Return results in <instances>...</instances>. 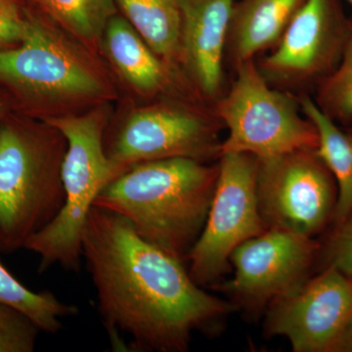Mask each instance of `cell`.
Returning a JSON list of instances; mask_svg holds the SVG:
<instances>
[{"mask_svg": "<svg viewBox=\"0 0 352 352\" xmlns=\"http://www.w3.org/2000/svg\"><path fill=\"white\" fill-rule=\"evenodd\" d=\"M82 261L117 351L185 352L235 310L207 293L184 263L143 239L120 215L94 206L82 231Z\"/></svg>", "mask_w": 352, "mask_h": 352, "instance_id": "1", "label": "cell"}, {"mask_svg": "<svg viewBox=\"0 0 352 352\" xmlns=\"http://www.w3.org/2000/svg\"><path fill=\"white\" fill-rule=\"evenodd\" d=\"M219 164L168 157L131 166L99 192L94 206L129 221L150 244L182 263L200 237Z\"/></svg>", "mask_w": 352, "mask_h": 352, "instance_id": "2", "label": "cell"}, {"mask_svg": "<svg viewBox=\"0 0 352 352\" xmlns=\"http://www.w3.org/2000/svg\"><path fill=\"white\" fill-rule=\"evenodd\" d=\"M46 126L0 122V252L6 254L24 249L64 206L66 139Z\"/></svg>", "mask_w": 352, "mask_h": 352, "instance_id": "3", "label": "cell"}, {"mask_svg": "<svg viewBox=\"0 0 352 352\" xmlns=\"http://www.w3.org/2000/svg\"><path fill=\"white\" fill-rule=\"evenodd\" d=\"M46 124L66 139L61 176L65 203L50 226L32 236L25 250L39 258L38 272L60 266L80 272L82 231L95 199L113 180L112 166L104 148L107 118L101 109L83 115L50 116Z\"/></svg>", "mask_w": 352, "mask_h": 352, "instance_id": "4", "label": "cell"}, {"mask_svg": "<svg viewBox=\"0 0 352 352\" xmlns=\"http://www.w3.org/2000/svg\"><path fill=\"white\" fill-rule=\"evenodd\" d=\"M235 69L232 85L214 104L215 116L228 129L220 156L245 153L266 160L317 149L316 127L302 113L298 97L266 82L256 60Z\"/></svg>", "mask_w": 352, "mask_h": 352, "instance_id": "5", "label": "cell"}, {"mask_svg": "<svg viewBox=\"0 0 352 352\" xmlns=\"http://www.w3.org/2000/svg\"><path fill=\"white\" fill-rule=\"evenodd\" d=\"M0 85L34 108L103 100L111 90L85 51L32 15L22 41L0 48Z\"/></svg>", "mask_w": 352, "mask_h": 352, "instance_id": "6", "label": "cell"}, {"mask_svg": "<svg viewBox=\"0 0 352 352\" xmlns=\"http://www.w3.org/2000/svg\"><path fill=\"white\" fill-rule=\"evenodd\" d=\"M219 178L205 226L186 261L199 286L219 284L236 248L266 230L259 212L258 160L245 153L221 155Z\"/></svg>", "mask_w": 352, "mask_h": 352, "instance_id": "7", "label": "cell"}, {"mask_svg": "<svg viewBox=\"0 0 352 352\" xmlns=\"http://www.w3.org/2000/svg\"><path fill=\"white\" fill-rule=\"evenodd\" d=\"M256 193L266 229L314 238L333 219L338 188L315 150L258 160Z\"/></svg>", "mask_w": 352, "mask_h": 352, "instance_id": "8", "label": "cell"}, {"mask_svg": "<svg viewBox=\"0 0 352 352\" xmlns=\"http://www.w3.org/2000/svg\"><path fill=\"white\" fill-rule=\"evenodd\" d=\"M222 126L215 113L179 104L161 103L135 111L110 143H104L113 179L144 162L180 157L208 163L219 159Z\"/></svg>", "mask_w": 352, "mask_h": 352, "instance_id": "9", "label": "cell"}, {"mask_svg": "<svg viewBox=\"0 0 352 352\" xmlns=\"http://www.w3.org/2000/svg\"><path fill=\"white\" fill-rule=\"evenodd\" d=\"M351 34L336 0H307L256 64L266 82L289 94L318 87L337 68Z\"/></svg>", "mask_w": 352, "mask_h": 352, "instance_id": "10", "label": "cell"}, {"mask_svg": "<svg viewBox=\"0 0 352 352\" xmlns=\"http://www.w3.org/2000/svg\"><path fill=\"white\" fill-rule=\"evenodd\" d=\"M318 249L314 238L266 229L234 250L233 277L214 288L230 296L235 308L258 315L307 279Z\"/></svg>", "mask_w": 352, "mask_h": 352, "instance_id": "11", "label": "cell"}, {"mask_svg": "<svg viewBox=\"0 0 352 352\" xmlns=\"http://www.w3.org/2000/svg\"><path fill=\"white\" fill-rule=\"evenodd\" d=\"M351 318V277L326 267L271 303L265 332L286 338L296 352L336 351Z\"/></svg>", "mask_w": 352, "mask_h": 352, "instance_id": "12", "label": "cell"}, {"mask_svg": "<svg viewBox=\"0 0 352 352\" xmlns=\"http://www.w3.org/2000/svg\"><path fill=\"white\" fill-rule=\"evenodd\" d=\"M236 0H179L182 25L179 63L201 98L224 94L227 36Z\"/></svg>", "mask_w": 352, "mask_h": 352, "instance_id": "13", "label": "cell"}, {"mask_svg": "<svg viewBox=\"0 0 352 352\" xmlns=\"http://www.w3.org/2000/svg\"><path fill=\"white\" fill-rule=\"evenodd\" d=\"M307 0H236L226 54L234 69L279 43L287 27Z\"/></svg>", "mask_w": 352, "mask_h": 352, "instance_id": "14", "label": "cell"}, {"mask_svg": "<svg viewBox=\"0 0 352 352\" xmlns=\"http://www.w3.org/2000/svg\"><path fill=\"white\" fill-rule=\"evenodd\" d=\"M102 41L120 75L139 94H157L173 82V68L157 56L126 18L116 14Z\"/></svg>", "mask_w": 352, "mask_h": 352, "instance_id": "15", "label": "cell"}, {"mask_svg": "<svg viewBox=\"0 0 352 352\" xmlns=\"http://www.w3.org/2000/svg\"><path fill=\"white\" fill-rule=\"evenodd\" d=\"M298 97L300 108L318 133L316 153L332 173L338 188L336 226L352 212V132L346 131L326 115L308 94Z\"/></svg>", "mask_w": 352, "mask_h": 352, "instance_id": "16", "label": "cell"}, {"mask_svg": "<svg viewBox=\"0 0 352 352\" xmlns=\"http://www.w3.org/2000/svg\"><path fill=\"white\" fill-rule=\"evenodd\" d=\"M126 19L171 68L179 63L182 16L179 0H115Z\"/></svg>", "mask_w": 352, "mask_h": 352, "instance_id": "17", "label": "cell"}, {"mask_svg": "<svg viewBox=\"0 0 352 352\" xmlns=\"http://www.w3.org/2000/svg\"><path fill=\"white\" fill-rule=\"evenodd\" d=\"M0 305L17 308L29 316L41 332L55 335L63 319L76 316L78 308L60 300L50 291L34 292L21 283L0 261Z\"/></svg>", "mask_w": 352, "mask_h": 352, "instance_id": "18", "label": "cell"}, {"mask_svg": "<svg viewBox=\"0 0 352 352\" xmlns=\"http://www.w3.org/2000/svg\"><path fill=\"white\" fill-rule=\"evenodd\" d=\"M51 20L87 44L102 41L109 21L116 15L115 0H34Z\"/></svg>", "mask_w": 352, "mask_h": 352, "instance_id": "19", "label": "cell"}, {"mask_svg": "<svg viewBox=\"0 0 352 352\" xmlns=\"http://www.w3.org/2000/svg\"><path fill=\"white\" fill-rule=\"evenodd\" d=\"M314 100L338 124H352V34L337 68L317 87Z\"/></svg>", "mask_w": 352, "mask_h": 352, "instance_id": "20", "label": "cell"}, {"mask_svg": "<svg viewBox=\"0 0 352 352\" xmlns=\"http://www.w3.org/2000/svg\"><path fill=\"white\" fill-rule=\"evenodd\" d=\"M41 332L24 312L0 305V352H32Z\"/></svg>", "mask_w": 352, "mask_h": 352, "instance_id": "21", "label": "cell"}, {"mask_svg": "<svg viewBox=\"0 0 352 352\" xmlns=\"http://www.w3.org/2000/svg\"><path fill=\"white\" fill-rule=\"evenodd\" d=\"M29 16L19 0H0V48L13 47L22 41Z\"/></svg>", "mask_w": 352, "mask_h": 352, "instance_id": "22", "label": "cell"}, {"mask_svg": "<svg viewBox=\"0 0 352 352\" xmlns=\"http://www.w3.org/2000/svg\"><path fill=\"white\" fill-rule=\"evenodd\" d=\"M327 267H333L352 277V212L337 226L328 245Z\"/></svg>", "mask_w": 352, "mask_h": 352, "instance_id": "23", "label": "cell"}, {"mask_svg": "<svg viewBox=\"0 0 352 352\" xmlns=\"http://www.w3.org/2000/svg\"><path fill=\"white\" fill-rule=\"evenodd\" d=\"M336 351L352 352V318L347 324L346 330L342 333V339H340L339 346H338Z\"/></svg>", "mask_w": 352, "mask_h": 352, "instance_id": "24", "label": "cell"}, {"mask_svg": "<svg viewBox=\"0 0 352 352\" xmlns=\"http://www.w3.org/2000/svg\"><path fill=\"white\" fill-rule=\"evenodd\" d=\"M4 113H6V105L3 102L0 100V122L4 119V115H6Z\"/></svg>", "mask_w": 352, "mask_h": 352, "instance_id": "25", "label": "cell"}, {"mask_svg": "<svg viewBox=\"0 0 352 352\" xmlns=\"http://www.w3.org/2000/svg\"><path fill=\"white\" fill-rule=\"evenodd\" d=\"M347 1H349V3H351V6H352V0H347Z\"/></svg>", "mask_w": 352, "mask_h": 352, "instance_id": "26", "label": "cell"}, {"mask_svg": "<svg viewBox=\"0 0 352 352\" xmlns=\"http://www.w3.org/2000/svg\"><path fill=\"white\" fill-rule=\"evenodd\" d=\"M349 131H351V132H352V129H349Z\"/></svg>", "mask_w": 352, "mask_h": 352, "instance_id": "27", "label": "cell"}]
</instances>
